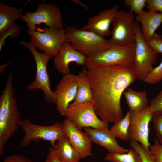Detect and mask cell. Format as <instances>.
<instances>
[{
	"label": "cell",
	"instance_id": "obj_1",
	"mask_svg": "<svg viewBox=\"0 0 162 162\" xmlns=\"http://www.w3.org/2000/svg\"><path fill=\"white\" fill-rule=\"evenodd\" d=\"M95 112L102 121L114 123L124 117L122 95L137 79L133 63L87 69Z\"/></svg>",
	"mask_w": 162,
	"mask_h": 162
},
{
	"label": "cell",
	"instance_id": "obj_2",
	"mask_svg": "<svg viewBox=\"0 0 162 162\" xmlns=\"http://www.w3.org/2000/svg\"><path fill=\"white\" fill-rule=\"evenodd\" d=\"M11 72L0 97V156L4 147L20 126V115L15 97Z\"/></svg>",
	"mask_w": 162,
	"mask_h": 162
},
{
	"label": "cell",
	"instance_id": "obj_3",
	"mask_svg": "<svg viewBox=\"0 0 162 162\" xmlns=\"http://www.w3.org/2000/svg\"><path fill=\"white\" fill-rule=\"evenodd\" d=\"M65 30L67 41L87 57L114 47L110 40L91 31L74 26H68Z\"/></svg>",
	"mask_w": 162,
	"mask_h": 162
},
{
	"label": "cell",
	"instance_id": "obj_4",
	"mask_svg": "<svg viewBox=\"0 0 162 162\" xmlns=\"http://www.w3.org/2000/svg\"><path fill=\"white\" fill-rule=\"evenodd\" d=\"M20 43L30 51L35 60L36 73L34 81L26 86L29 91L40 89L44 94L45 100L47 103L56 104V98L51 89V85L47 71L49 61L52 57L46 53L38 52L31 41L28 42L21 41Z\"/></svg>",
	"mask_w": 162,
	"mask_h": 162
},
{
	"label": "cell",
	"instance_id": "obj_5",
	"mask_svg": "<svg viewBox=\"0 0 162 162\" xmlns=\"http://www.w3.org/2000/svg\"><path fill=\"white\" fill-rule=\"evenodd\" d=\"M135 49L133 64L137 79L144 81L148 72L156 62L158 53L145 39L141 27L137 22L134 24Z\"/></svg>",
	"mask_w": 162,
	"mask_h": 162
},
{
	"label": "cell",
	"instance_id": "obj_6",
	"mask_svg": "<svg viewBox=\"0 0 162 162\" xmlns=\"http://www.w3.org/2000/svg\"><path fill=\"white\" fill-rule=\"evenodd\" d=\"M20 126L25 133L20 144L21 148L28 146L32 141L38 142L40 140L50 142L52 146L65 135L63 123L60 122H56L50 126L40 125L26 118L20 121Z\"/></svg>",
	"mask_w": 162,
	"mask_h": 162
},
{
	"label": "cell",
	"instance_id": "obj_7",
	"mask_svg": "<svg viewBox=\"0 0 162 162\" xmlns=\"http://www.w3.org/2000/svg\"><path fill=\"white\" fill-rule=\"evenodd\" d=\"M135 46L134 41L125 46L113 47L87 57L85 66L88 69L132 63Z\"/></svg>",
	"mask_w": 162,
	"mask_h": 162
},
{
	"label": "cell",
	"instance_id": "obj_8",
	"mask_svg": "<svg viewBox=\"0 0 162 162\" xmlns=\"http://www.w3.org/2000/svg\"><path fill=\"white\" fill-rule=\"evenodd\" d=\"M64 116L76 128L86 127L109 130V123L100 119L94 110L93 101L81 104L74 102L69 105Z\"/></svg>",
	"mask_w": 162,
	"mask_h": 162
},
{
	"label": "cell",
	"instance_id": "obj_9",
	"mask_svg": "<svg viewBox=\"0 0 162 162\" xmlns=\"http://www.w3.org/2000/svg\"><path fill=\"white\" fill-rule=\"evenodd\" d=\"M26 23L28 31L35 30L36 26L42 23L50 28H63L64 24L60 9L54 4L48 3L38 4L36 10L28 11L20 17Z\"/></svg>",
	"mask_w": 162,
	"mask_h": 162
},
{
	"label": "cell",
	"instance_id": "obj_10",
	"mask_svg": "<svg viewBox=\"0 0 162 162\" xmlns=\"http://www.w3.org/2000/svg\"><path fill=\"white\" fill-rule=\"evenodd\" d=\"M27 32L36 49L54 57L58 55L63 43L67 41L66 31L64 28L45 27Z\"/></svg>",
	"mask_w": 162,
	"mask_h": 162
},
{
	"label": "cell",
	"instance_id": "obj_11",
	"mask_svg": "<svg viewBox=\"0 0 162 162\" xmlns=\"http://www.w3.org/2000/svg\"><path fill=\"white\" fill-rule=\"evenodd\" d=\"M135 20L130 11H119L112 23L111 37L109 39L112 46H123L135 41Z\"/></svg>",
	"mask_w": 162,
	"mask_h": 162
},
{
	"label": "cell",
	"instance_id": "obj_12",
	"mask_svg": "<svg viewBox=\"0 0 162 162\" xmlns=\"http://www.w3.org/2000/svg\"><path fill=\"white\" fill-rule=\"evenodd\" d=\"M153 115L148 106L139 111L131 112L130 117V140L139 142L149 152L151 146L149 140V125Z\"/></svg>",
	"mask_w": 162,
	"mask_h": 162
},
{
	"label": "cell",
	"instance_id": "obj_13",
	"mask_svg": "<svg viewBox=\"0 0 162 162\" xmlns=\"http://www.w3.org/2000/svg\"><path fill=\"white\" fill-rule=\"evenodd\" d=\"M76 77L73 74L64 75L53 92L57 100L56 109L61 116H64L69 105L75 98L77 89Z\"/></svg>",
	"mask_w": 162,
	"mask_h": 162
},
{
	"label": "cell",
	"instance_id": "obj_14",
	"mask_svg": "<svg viewBox=\"0 0 162 162\" xmlns=\"http://www.w3.org/2000/svg\"><path fill=\"white\" fill-rule=\"evenodd\" d=\"M87 57L76 50L72 44L65 41L62 44L54 64L58 72L66 75L70 73L69 64L74 62L77 65L85 66Z\"/></svg>",
	"mask_w": 162,
	"mask_h": 162
},
{
	"label": "cell",
	"instance_id": "obj_15",
	"mask_svg": "<svg viewBox=\"0 0 162 162\" xmlns=\"http://www.w3.org/2000/svg\"><path fill=\"white\" fill-rule=\"evenodd\" d=\"M118 6L102 10L95 15L89 18L82 28L92 31L104 38L111 35L110 26L116 17Z\"/></svg>",
	"mask_w": 162,
	"mask_h": 162
},
{
	"label": "cell",
	"instance_id": "obj_16",
	"mask_svg": "<svg viewBox=\"0 0 162 162\" xmlns=\"http://www.w3.org/2000/svg\"><path fill=\"white\" fill-rule=\"evenodd\" d=\"M65 135L79 153L81 159L92 155V142L88 135L75 127L67 118L63 122Z\"/></svg>",
	"mask_w": 162,
	"mask_h": 162
},
{
	"label": "cell",
	"instance_id": "obj_17",
	"mask_svg": "<svg viewBox=\"0 0 162 162\" xmlns=\"http://www.w3.org/2000/svg\"><path fill=\"white\" fill-rule=\"evenodd\" d=\"M83 129L92 142L104 147L109 153H124L129 151V149L119 145L116 138L110 132L109 129L104 130L90 127L84 128Z\"/></svg>",
	"mask_w": 162,
	"mask_h": 162
},
{
	"label": "cell",
	"instance_id": "obj_18",
	"mask_svg": "<svg viewBox=\"0 0 162 162\" xmlns=\"http://www.w3.org/2000/svg\"><path fill=\"white\" fill-rule=\"evenodd\" d=\"M135 20L136 22L141 24L142 34L147 42L155 34V31L162 23V14L150 10H143L137 15Z\"/></svg>",
	"mask_w": 162,
	"mask_h": 162
},
{
	"label": "cell",
	"instance_id": "obj_19",
	"mask_svg": "<svg viewBox=\"0 0 162 162\" xmlns=\"http://www.w3.org/2000/svg\"><path fill=\"white\" fill-rule=\"evenodd\" d=\"M54 154L61 162H80V154L65 135L61 137L56 144L51 147Z\"/></svg>",
	"mask_w": 162,
	"mask_h": 162
},
{
	"label": "cell",
	"instance_id": "obj_20",
	"mask_svg": "<svg viewBox=\"0 0 162 162\" xmlns=\"http://www.w3.org/2000/svg\"><path fill=\"white\" fill-rule=\"evenodd\" d=\"M85 67L76 75L77 91L74 102L77 104L89 102L93 101V96L90 84Z\"/></svg>",
	"mask_w": 162,
	"mask_h": 162
},
{
	"label": "cell",
	"instance_id": "obj_21",
	"mask_svg": "<svg viewBox=\"0 0 162 162\" xmlns=\"http://www.w3.org/2000/svg\"><path fill=\"white\" fill-rule=\"evenodd\" d=\"M123 94L129 111L131 112L139 111L149 105L147 94L145 91H136L128 87Z\"/></svg>",
	"mask_w": 162,
	"mask_h": 162
},
{
	"label": "cell",
	"instance_id": "obj_22",
	"mask_svg": "<svg viewBox=\"0 0 162 162\" xmlns=\"http://www.w3.org/2000/svg\"><path fill=\"white\" fill-rule=\"evenodd\" d=\"M21 9L0 3V35L11 27L17 19L20 18Z\"/></svg>",
	"mask_w": 162,
	"mask_h": 162
},
{
	"label": "cell",
	"instance_id": "obj_23",
	"mask_svg": "<svg viewBox=\"0 0 162 162\" xmlns=\"http://www.w3.org/2000/svg\"><path fill=\"white\" fill-rule=\"evenodd\" d=\"M131 112L128 111L120 120L115 123L109 129L110 132L115 137L124 141L130 140L129 129Z\"/></svg>",
	"mask_w": 162,
	"mask_h": 162
},
{
	"label": "cell",
	"instance_id": "obj_24",
	"mask_svg": "<svg viewBox=\"0 0 162 162\" xmlns=\"http://www.w3.org/2000/svg\"><path fill=\"white\" fill-rule=\"evenodd\" d=\"M104 159L111 162H142L139 154L131 148L126 153H109L106 155Z\"/></svg>",
	"mask_w": 162,
	"mask_h": 162
},
{
	"label": "cell",
	"instance_id": "obj_25",
	"mask_svg": "<svg viewBox=\"0 0 162 162\" xmlns=\"http://www.w3.org/2000/svg\"><path fill=\"white\" fill-rule=\"evenodd\" d=\"M162 80V60L157 67L153 68L146 76L144 82L153 85L159 83Z\"/></svg>",
	"mask_w": 162,
	"mask_h": 162
},
{
	"label": "cell",
	"instance_id": "obj_26",
	"mask_svg": "<svg viewBox=\"0 0 162 162\" xmlns=\"http://www.w3.org/2000/svg\"><path fill=\"white\" fill-rule=\"evenodd\" d=\"M20 28L18 24L15 22L9 28L5 31L0 36V51L5 45V40L8 37L11 38H15L20 34Z\"/></svg>",
	"mask_w": 162,
	"mask_h": 162
},
{
	"label": "cell",
	"instance_id": "obj_27",
	"mask_svg": "<svg viewBox=\"0 0 162 162\" xmlns=\"http://www.w3.org/2000/svg\"><path fill=\"white\" fill-rule=\"evenodd\" d=\"M130 145L139 154L142 162H155L152 158L149 152L139 142L131 140Z\"/></svg>",
	"mask_w": 162,
	"mask_h": 162
},
{
	"label": "cell",
	"instance_id": "obj_28",
	"mask_svg": "<svg viewBox=\"0 0 162 162\" xmlns=\"http://www.w3.org/2000/svg\"><path fill=\"white\" fill-rule=\"evenodd\" d=\"M157 140L162 145V111L153 112L151 120Z\"/></svg>",
	"mask_w": 162,
	"mask_h": 162
},
{
	"label": "cell",
	"instance_id": "obj_29",
	"mask_svg": "<svg viewBox=\"0 0 162 162\" xmlns=\"http://www.w3.org/2000/svg\"><path fill=\"white\" fill-rule=\"evenodd\" d=\"M149 151L155 162H162V145L155 137L154 144L149 148Z\"/></svg>",
	"mask_w": 162,
	"mask_h": 162
},
{
	"label": "cell",
	"instance_id": "obj_30",
	"mask_svg": "<svg viewBox=\"0 0 162 162\" xmlns=\"http://www.w3.org/2000/svg\"><path fill=\"white\" fill-rule=\"evenodd\" d=\"M146 0H125L124 4L126 6L130 7L131 12H134L137 15L143 10L146 6Z\"/></svg>",
	"mask_w": 162,
	"mask_h": 162
},
{
	"label": "cell",
	"instance_id": "obj_31",
	"mask_svg": "<svg viewBox=\"0 0 162 162\" xmlns=\"http://www.w3.org/2000/svg\"><path fill=\"white\" fill-rule=\"evenodd\" d=\"M147 43L158 54H162V35L155 33Z\"/></svg>",
	"mask_w": 162,
	"mask_h": 162
},
{
	"label": "cell",
	"instance_id": "obj_32",
	"mask_svg": "<svg viewBox=\"0 0 162 162\" xmlns=\"http://www.w3.org/2000/svg\"><path fill=\"white\" fill-rule=\"evenodd\" d=\"M149 106L153 113L156 111H162V88L158 94L150 101Z\"/></svg>",
	"mask_w": 162,
	"mask_h": 162
},
{
	"label": "cell",
	"instance_id": "obj_33",
	"mask_svg": "<svg viewBox=\"0 0 162 162\" xmlns=\"http://www.w3.org/2000/svg\"><path fill=\"white\" fill-rule=\"evenodd\" d=\"M146 7L149 10L162 14V0H147Z\"/></svg>",
	"mask_w": 162,
	"mask_h": 162
},
{
	"label": "cell",
	"instance_id": "obj_34",
	"mask_svg": "<svg viewBox=\"0 0 162 162\" xmlns=\"http://www.w3.org/2000/svg\"><path fill=\"white\" fill-rule=\"evenodd\" d=\"M4 162H34L26 157L21 155L14 154L5 157Z\"/></svg>",
	"mask_w": 162,
	"mask_h": 162
},
{
	"label": "cell",
	"instance_id": "obj_35",
	"mask_svg": "<svg viewBox=\"0 0 162 162\" xmlns=\"http://www.w3.org/2000/svg\"><path fill=\"white\" fill-rule=\"evenodd\" d=\"M50 151L48 153L45 162H61L57 158L51 147L50 148Z\"/></svg>",
	"mask_w": 162,
	"mask_h": 162
},
{
	"label": "cell",
	"instance_id": "obj_36",
	"mask_svg": "<svg viewBox=\"0 0 162 162\" xmlns=\"http://www.w3.org/2000/svg\"><path fill=\"white\" fill-rule=\"evenodd\" d=\"M10 61L8 62L5 64L0 66V73L4 72L5 71V69L7 66L10 62Z\"/></svg>",
	"mask_w": 162,
	"mask_h": 162
},
{
	"label": "cell",
	"instance_id": "obj_37",
	"mask_svg": "<svg viewBox=\"0 0 162 162\" xmlns=\"http://www.w3.org/2000/svg\"><path fill=\"white\" fill-rule=\"evenodd\" d=\"M74 2H77V3H78V4H79L81 6L83 7L86 8V9H87V7L86 6V5H85L83 4H82V3H81V2H80V1H73Z\"/></svg>",
	"mask_w": 162,
	"mask_h": 162
},
{
	"label": "cell",
	"instance_id": "obj_38",
	"mask_svg": "<svg viewBox=\"0 0 162 162\" xmlns=\"http://www.w3.org/2000/svg\"></svg>",
	"mask_w": 162,
	"mask_h": 162
}]
</instances>
